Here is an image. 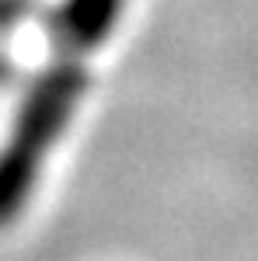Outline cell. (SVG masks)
<instances>
[{"label": "cell", "mask_w": 258, "mask_h": 261, "mask_svg": "<svg viewBox=\"0 0 258 261\" xmlns=\"http://www.w3.org/2000/svg\"><path fill=\"white\" fill-rule=\"evenodd\" d=\"M84 87L87 77L77 63H60L45 70L25 94L7 140L0 143V226L14 223L28 205L45 157L63 140Z\"/></svg>", "instance_id": "1"}, {"label": "cell", "mask_w": 258, "mask_h": 261, "mask_svg": "<svg viewBox=\"0 0 258 261\" xmlns=\"http://www.w3.org/2000/svg\"><path fill=\"white\" fill-rule=\"evenodd\" d=\"M122 14H126V0H60L56 35L66 53L84 56L112 39Z\"/></svg>", "instance_id": "2"}]
</instances>
